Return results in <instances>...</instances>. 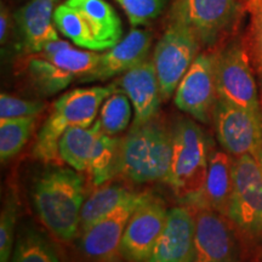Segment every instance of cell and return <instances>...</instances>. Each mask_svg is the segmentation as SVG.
I'll use <instances>...</instances> for the list:
<instances>
[{
	"mask_svg": "<svg viewBox=\"0 0 262 262\" xmlns=\"http://www.w3.org/2000/svg\"><path fill=\"white\" fill-rule=\"evenodd\" d=\"M54 21L58 31L66 38L71 39L79 48L97 51L96 41L85 24L84 18L77 10L68 4L57 6L54 12Z\"/></svg>",
	"mask_w": 262,
	"mask_h": 262,
	"instance_id": "cell-23",
	"label": "cell"
},
{
	"mask_svg": "<svg viewBox=\"0 0 262 262\" xmlns=\"http://www.w3.org/2000/svg\"><path fill=\"white\" fill-rule=\"evenodd\" d=\"M77 10L97 45V51H107L122 40L123 26L119 16L104 0H67Z\"/></svg>",
	"mask_w": 262,
	"mask_h": 262,
	"instance_id": "cell-21",
	"label": "cell"
},
{
	"mask_svg": "<svg viewBox=\"0 0 262 262\" xmlns=\"http://www.w3.org/2000/svg\"><path fill=\"white\" fill-rule=\"evenodd\" d=\"M131 114L133 111L129 97L117 90L102 103L97 122L104 133L110 136H117L129 126Z\"/></svg>",
	"mask_w": 262,
	"mask_h": 262,
	"instance_id": "cell-25",
	"label": "cell"
},
{
	"mask_svg": "<svg viewBox=\"0 0 262 262\" xmlns=\"http://www.w3.org/2000/svg\"><path fill=\"white\" fill-rule=\"evenodd\" d=\"M193 250L188 262H243V247L235 225L211 209L195 212Z\"/></svg>",
	"mask_w": 262,
	"mask_h": 262,
	"instance_id": "cell-11",
	"label": "cell"
},
{
	"mask_svg": "<svg viewBox=\"0 0 262 262\" xmlns=\"http://www.w3.org/2000/svg\"><path fill=\"white\" fill-rule=\"evenodd\" d=\"M210 148L202 127L180 119L172 129V157L166 183L181 201L194 205L204 187Z\"/></svg>",
	"mask_w": 262,
	"mask_h": 262,
	"instance_id": "cell-4",
	"label": "cell"
},
{
	"mask_svg": "<svg viewBox=\"0 0 262 262\" xmlns=\"http://www.w3.org/2000/svg\"><path fill=\"white\" fill-rule=\"evenodd\" d=\"M45 110L41 101L24 100L9 94L0 95V120L37 118Z\"/></svg>",
	"mask_w": 262,
	"mask_h": 262,
	"instance_id": "cell-29",
	"label": "cell"
},
{
	"mask_svg": "<svg viewBox=\"0 0 262 262\" xmlns=\"http://www.w3.org/2000/svg\"><path fill=\"white\" fill-rule=\"evenodd\" d=\"M35 118L0 120V159L8 162L18 155L31 137Z\"/></svg>",
	"mask_w": 262,
	"mask_h": 262,
	"instance_id": "cell-26",
	"label": "cell"
},
{
	"mask_svg": "<svg viewBox=\"0 0 262 262\" xmlns=\"http://www.w3.org/2000/svg\"><path fill=\"white\" fill-rule=\"evenodd\" d=\"M32 201L49 232L61 242H71L79 231L84 178L70 168L49 170L33 185Z\"/></svg>",
	"mask_w": 262,
	"mask_h": 262,
	"instance_id": "cell-1",
	"label": "cell"
},
{
	"mask_svg": "<svg viewBox=\"0 0 262 262\" xmlns=\"http://www.w3.org/2000/svg\"><path fill=\"white\" fill-rule=\"evenodd\" d=\"M233 162L226 150L211 153L204 187L193 206L211 209L228 217L233 194Z\"/></svg>",
	"mask_w": 262,
	"mask_h": 262,
	"instance_id": "cell-20",
	"label": "cell"
},
{
	"mask_svg": "<svg viewBox=\"0 0 262 262\" xmlns=\"http://www.w3.org/2000/svg\"><path fill=\"white\" fill-rule=\"evenodd\" d=\"M120 140L110 136L95 122L90 127L68 129L58 141L62 162L79 172H86L95 186H102L117 175Z\"/></svg>",
	"mask_w": 262,
	"mask_h": 262,
	"instance_id": "cell-5",
	"label": "cell"
},
{
	"mask_svg": "<svg viewBox=\"0 0 262 262\" xmlns=\"http://www.w3.org/2000/svg\"><path fill=\"white\" fill-rule=\"evenodd\" d=\"M199 45L194 33L180 19L172 17L152 58L163 100H168L178 89L183 75L198 56Z\"/></svg>",
	"mask_w": 262,
	"mask_h": 262,
	"instance_id": "cell-8",
	"label": "cell"
},
{
	"mask_svg": "<svg viewBox=\"0 0 262 262\" xmlns=\"http://www.w3.org/2000/svg\"><path fill=\"white\" fill-rule=\"evenodd\" d=\"M117 90L114 83L107 86L80 88L62 95L38 133L33 156L44 163L60 159L58 141L62 135L71 127L93 125L102 103Z\"/></svg>",
	"mask_w": 262,
	"mask_h": 262,
	"instance_id": "cell-3",
	"label": "cell"
},
{
	"mask_svg": "<svg viewBox=\"0 0 262 262\" xmlns=\"http://www.w3.org/2000/svg\"><path fill=\"white\" fill-rule=\"evenodd\" d=\"M11 262H61L47 238L34 229H26L15 244Z\"/></svg>",
	"mask_w": 262,
	"mask_h": 262,
	"instance_id": "cell-24",
	"label": "cell"
},
{
	"mask_svg": "<svg viewBox=\"0 0 262 262\" xmlns=\"http://www.w3.org/2000/svg\"><path fill=\"white\" fill-rule=\"evenodd\" d=\"M243 8L237 0H178L173 18L180 19L201 44L214 47L237 27Z\"/></svg>",
	"mask_w": 262,
	"mask_h": 262,
	"instance_id": "cell-9",
	"label": "cell"
},
{
	"mask_svg": "<svg viewBox=\"0 0 262 262\" xmlns=\"http://www.w3.org/2000/svg\"><path fill=\"white\" fill-rule=\"evenodd\" d=\"M149 193L134 192L123 204L106 217L80 232L78 247L80 253L91 262H117L120 245L131 215Z\"/></svg>",
	"mask_w": 262,
	"mask_h": 262,
	"instance_id": "cell-12",
	"label": "cell"
},
{
	"mask_svg": "<svg viewBox=\"0 0 262 262\" xmlns=\"http://www.w3.org/2000/svg\"><path fill=\"white\" fill-rule=\"evenodd\" d=\"M217 97L253 112H261L253 70L243 44L233 41L215 56Z\"/></svg>",
	"mask_w": 262,
	"mask_h": 262,
	"instance_id": "cell-10",
	"label": "cell"
},
{
	"mask_svg": "<svg viewBox=\"0 0 262 262\" xmlns=\"http://www.w3.org/2000/svg\"><path fill=\"white\" fill-rule=\"evenodd\" d=\"M165 204L152 194L137 206L124 232L120 255L127 262H146L165 226Z\"/></svg>",
	"mask_w": 262,
	"mask_h": 262,
	"instance_id": "cell-15",
	"label": "cell"
},
{
	"mask_svg": "<svg viewBox=\"0 0 262 262\" xmlns=\"http://www.w3.org/2000/svg\"><path fill=\"white\" fill-rule=\"evenodd\" d=\"M96 51L70 47L52 54H33L27 62V73L38 91L51 96L64 90L74 80H81L93 72L100 61Z\"/></svg>",
	"mask_w": 262,
	"mask_h": 262,
	"instance_id": "cell-6",
	"label": "cell"
},
{
	"mask_svg": "<svg viewBox=\"0 0 262 262\" xmlns=\"http://www.w3.org/2000/svg\"><path fill=\"white\" fill-rule=\"evenodd\" d=\"M117 2H118V3H120V0H117Z\"/></svg>",
	"mask_w": 262,
	"mask_h": 262,
	"instance_id": "cell-33",
	"label": "cell"
},
{
	"mask_svg": "<svg viewBox=\"0 0 262 262\" xmlns=\"http://www.w3.org/2000/svg\"><path fill=\"white\" fill-rule=\"evenodd\" d=\"M247 2V6H248V10L254 8V6H256L258 4H261L262 0H245Z\"/></svg>",
	"mask_w": 262,
	"mask_h": 262,
	"instance_id": "cell-32",
	"label": "cell"
},
{
	"mask_svg": "<svg viewBox=\"0 0 262 262\" xmlns=\"http://www.w3.org/2000/svg\"><path fill=\"white\" fill-rule=\"evenodd\" d=\"M169 0H120L133 26H146L162 14Z\"/></svg>",
	"mask_w": 262,
	"mask_h": 262,
	"instance_id": "cell-28",
	"label": "cell"
},
{
	"mask_svg": "<svg viewBox=\"0 0 262 262\" xmlns=\"http://www.w3.org/2000/svg\"><path fill=\"white\" fill-rule=\"evenodd\" d=\"M17 209V196L12 192L6 198L0 215V262H9L11 257Z\"/></svg>",
	"mask_w": 262,
	"mask_h": 262,
	"instance_id": "cell-27",
	"label": "cell"
},
{
	"mask_svg": "<svg viewBox=\"0 0 262 262\" xmlns=\"http://www.w3.org/2000/svg\"><path fill=\"white\" fill-rule=\"evenodd\" d=\"M260 262H262V258H261V260H260Z\"/></svg>",
	"mask_w": 262,
	"mask_h": 262,
	"instance_id": "cell-34",
	"label": "cell"
},
{
	"mask_svg": "<svg viewBox=\"0 0 262 262\" xmlns=\"http://www.w3.org/2000/svg\"><path fill=\"white\" fill-rule=\"evenodd\" d=\"M217 100L215 79V56L201 54L183 75L175 91L176 107L195 120L208 124Z\"/></svg>",
	"mask_w": 262,
	"mask_h": 262,
	"instance_id": "cell-14",
	"label": "cell"
},
{
	"mask_svg": "<svg viewBox=\"0 0 262 262\" xmlns=\"http://www.w3.org/2000/svg\"><path fill=\"white\" fill-rule=\"evenodd\" d=\"M228 217L250 238L262 235V147L233 162V194Z\"/></svg>",
	"mask_w": 262,
	"mask_h": 262,
	"instance_id": "cell-7",
	"label": "cell"
},
{
	"mask_svg": "<svg viewBox=\"0 0 262 262\" xmlns=\"http://www.w3.org/2000/svg\"><path fill=\"white\" fill-rule=\"evenodd\" d=\"M172 157V130L152 119L133 126L120 140L117 173L135 183L166 181Z\"/></svg>",
	"mask_w": 262,
	"mask_h": 262,
	"instance_id": "cell-2",
	"label": "cell"
},
{
	"mask_svg": "<svg viewBox=\"0 0 262 262\" xmlns=\"http://www.w3.org/2000/svg\"><path fill=\"white\" fill-rule=\"evenodd\" d=\"M135 191L124 187L122 185H106L98 187L86 201L84 202L80 212L79 231L90 228L108 214L123 204Z\"/></svg>",
	"mask_w": 262,
	"mask_h": 262,
	"instance_id": "cell-22",
	"label": "cell"
},
{
	"mask_svg": "<svg viewBox=\"0 0 262 262\" xmlns=\"http://www.w3.org/2000/svg\"><path fill=\"white\" fill-rule=\"evenodd\" d=\"M194 232L195 215L185 206L171 208L162 234L146 262H188Z\"/></svg>",
	"mask_w": 262,
	"mask_h": 262,
	"instance_id": "cell-18",
	"label": "cell"
},
{
	"mask_svg": "<svg viewBox=\"0 0 262 262\" xmlns=\"http://www.w3.org/2000/svg\"><path fill=\"white\" fill-rule=\"evenodd\" d=\"M152 45V33L143 29H133L112 49L101 55L96 68L80 83L104 81L123 75L137 64L147 60Z\"/></svg>",
	"mask_w": 262,
	"mask_h": 262,
	"instance_id": "cell-17",
	"label": "cell"
},
{
	"mask_svg": "<svg viewBox=\"0 0 262 262\" xmlns=\"http://www.w3.org/2000/svg\"><path fill=\"white\" fill-rule=\"evenodd\" d=\"M55 0H31L16 14L22 48L27 54H38L48 42L57 40L54 21Z\"/></svg>",
	"mask_w": 262,
	"mask_h": 262,
	"instance_id": "cell-19",
	"label": "cell"
},
{
	"mask_svg": "<svg viewBox=\"0 0 262 262\" xmlns=\"http://www.w3.org/2000/svg\"><path fill=\"white\" fill-rule=\"evenodd\" d=\"M212 120L219 142L234 158L257 152L262 147V114L217 97Z\"/></svg>",
	"mask_w": 262,
	"mask_h": 262,
	"instance_id": "cell-13",
	"label": "cell"
},
{
	"mask_svg": "<svg viewBox=\"0 0 262 262\" xmlns=\"http://www.w3.org/2000/svg\"><path fill=\"white\" fill-rule=\"evenodd\" d=\"M10 27H11V17H10L9 9L2 4L0 6V41L2 44L8 40Z\"/></svg>",
	"mask_w": 262,
	"mask_h": 262,
	"instance_id": "cell-31",
	"label": "cell"
},
{
	"mask_svg": "<svg viewBox=\"0 0 262 262\" xmlns=\"http://www.w3.org/2000/svg\"><path fill=\"white\" fill-rule=\"evenodd\" d=\"M116 85L133 104V126L142 125L157 118L163 98L153 61L146 60L127 71L116 81Z\"/></svg>",
	"mask_w": 262,
	"mask_h": 262,
	"instance_id": "cell-16",
	"label": "cell"
},
{
	"mask_svg": "<svg viewBox=\"0 0 262 262\" xmlns=\"http://www.w3.org/2000/svg\"><path fill=\"white\" fill-rule=\"evenodd\" d=\"M251 14L249 27V49L258 72L262 75V3L249 9Z\"/></svg>",
	"mask_w": 262,
	"mask_h": 262,
	"instance_id": "cell-30",
	"label": "cell"
}]
</instances>
